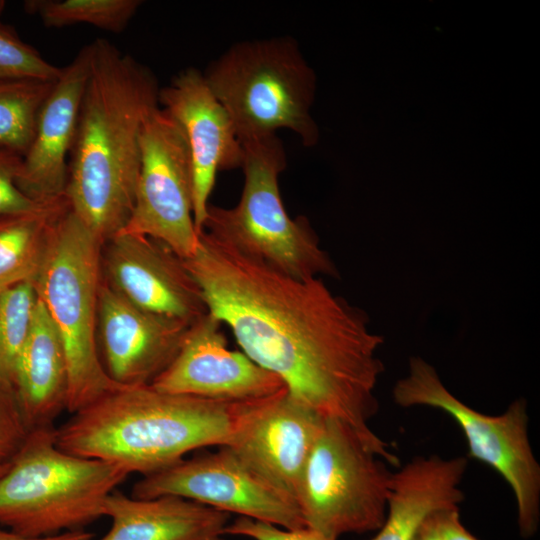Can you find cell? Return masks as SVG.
<instances>
[{"label":"cell","mask_w":540,"mask_h":540,"mask_svg":"<svg viewBox=\"0 0 540 540\" xmlns=\"http://www.w3.org/2000/svg\"><path fill=\"white\" fill-rule=\"evenodd\" d=\"M183 261L208 312L231 329L245 355L299 402L348 424L376 449L389 448L368 425L379 408L374 390L385 368L376 352L384 341L363 310L320 278L286 275L205 231Z\"/></svg>","instance_id":"6da1fadb"},{"label":"cell","mask_w":540,"mask_h":540,"mask_svg":"<svg viewBox=\"0 0 540 540\" xmlns=\"http://www.w3.org/2000/svg\"><path fill=\"white\" fill-rule=\"evenodd\" d=\"M89 75L71 150L66 198L105 244L126 225L140 172V132L159 106L149 68L106 39L89 44Z\"/></svg>","instance_id":"7a4b0ae2"},{"label":"cell","mask_w":540,"mask_h":540,"mask_svg":"<svg viewBox=\"0 0 540 540\" xmlns=\"http://www.w3.org/2000/svg\"><path fill=\"white\" fill-rule=\"evenodd\" d=\"M259 400L232 402L162 392L151 385L120 386L55 428V442L67 453L144 476L190 451L231 444Z\"/></svg>","instance_id":"3957f363"},{"label":"cell","mask_w":540,"mask_h":540,"mask_svg":"<svg viewBox=\"0 0 540 540\" xmlns=\"http://www.w3.org/2000/svg\"><path fill=\"white\" fill-rule=\"evenodd\" d=\"M128 475L61 450L55 427L29 431L0 478V526L33 539L84 530L104 516L106 498Z\"/></svg>","instance_id":"277c9868"},{"label":"cell","mask_w":540,"mask_h":540,"mask_svg":"<svg viewBox=\"0 0 540 540\" xmlns=\"http://www.w3.org/2000/svg\"><path fill=\"white\" fill-rule=\"evenodd\" d=\"M103 245L68 207L52 228L32 283L64 347L72 414L121 386L106 373L97 346Z\"/></svg>","instance_id":"5b68a950"},{"label":"cell","mask_w":540,"mask_h":540,"mask_svg":"<svg viewBox=\"0 0 540 540\" xmlns=\"http://www.w3.org/2000/svg\"><path fill=\"white\" fill-rule=\"evenodd\" d=\"M242 145L241 198L232 208L209 203L202 231L296 279L338 277L307 218L292 219L283 205L278 178L286 167V153L281 141L271 135Z\"/></svg>","instance_id":"8992f818"},{"label":"cell","mask_w":540,"mask_h":540,"mask_svg":"<svg viewBox=\"0 0 540 540\" xmlns=\"http://www.w3.org/2000/svg\"><path fill=\"white\" fill-rule=\"evenodd\" d=\"M229 113L241 143L295 132L306 146L318 139L310 108L315 79L294 40L283 37L233 45L204 74Z\"/></svg>","instance_id":"52a82bcc"},{"label":"cell","mask_w":540,"mask_h":540,"mask_svg":"<svg viewBox=\"0 0 540 540\" xmlns=\"http://www.w3.org/2000/svg\"><path fill=\"white\" fill-rule=\"evenodd\" d=\"M387 464L351 426L325 418L296 493L305 526L329 540L378 531L393 474Z\"/></svg>","instance_id":"ba28073f"},{"label":"cell","mask_w":540,"mask_h":540,"mask_svg":"<svg viewBox=\"0 0 540 540\" xmlns=\"http://www.w3.org/2000/svg\"><path fill=\"white\" fill-rule=\"evenodd\" d=\"M403 408L428 406L450 415L462 429L469 457L495 469L511 487L517 504L521 536L529 538L540 521V466L528 436L527 402L513 401L497 416L480 413L456 398L435 368L420 357L409 360V373L392 390Z\"/></svg>","instance_id":"9c48e42d"},{"label":"cell","mask_w":540,"mask_h":540,"mask_svg":"<svg viewBox=\"0 0 540 540\" xmlns=\"http://www.w3.org/2000/svg\"><path fill=\"white\" fill-rule=\"evenodd\" d=\"M141 165L131 215L119 233L145 235L191 257L199 245L193 214L191 156L177 122L159 106L140 132ZM118 234V233H117Z\"/></svg>","instance_id":"30bf717a"},{"label":"cell","mask_w":540,"mask_h":540,"mask_svg":"<svg viewBox=\"0 0 540 540\" xmlns=\"http://www.w3.org/2000/svg\"><path fill=\"white\" fill-rule=\"evenodd\" d=\"M178 496L284 529L306 527L294 501L278 493L250 471L227 446L144 475L131 497Z\"/></svg>","instance_id":"8fae6325"},{"label":"cell","mask_w":540,"mask_h":540,"mask_svg":"<svg viewBox=\"0 0 540 540\" xmlns=\"http://www.w3.org/2000/svg\"><path fill=\"white\" fill-rule=\"evenodd\" d=\"M103 248L102 280L132 304L190 325L208 312L183 259L163 242L118 233Z\"/></svg>","instance_id":"7c38bea8"},{"label":"cell","mask_w":540,"mask_h":540,"mask_svg":"<svg viewBox=\"0 0 540 540\" xmlns=\"http://www.w3.org/2000/svg\"><path fill=\"white\" fill-rule=\"evenodd\" d=\"M221 325L210 312L192 323L172 363L150 385L162 392L232 402L266 398L286 388L243 352L229 350Z\"/></svg>","instance_id":"4fadbf2b"},{"label":"cell","mask_w":540,"mask_h":540,"mask_svg":"<svg viewBox=\"0 0 540 540\" xmlns=\"http://www.w3.org/2000/svg\"><path fill=\"white\" fill-rule=\"evenodd\" d=\"M324 421L285 388L256 403L227 447L255 475L297 503L298 484Z\"/></svg>","instance_id":"5bb4252c"},{"label":"cell","mask_w":540,"mask_h":540,"mask_svg":"<svg viewBox=\"0 0 540 540\" xmlns=\"http://www.w3.org/2000/svg\"><path fill=\"white\" fill-rule=\"evenodd\" d=\"M159 104L182 129L190 151L193 214L200 233L220 170L241 167L244 150L234 123L204 74L187 68L159 90Z\"/></svg>","instance_id":"9a60e30c"},{"label":"cell","mask_w":540,"mask_h":540,"mask_svg":"<svg viewBox=\"0 0 540 540\" xmlns=\"http://www.w3.org/2000/svg\"><path fill=\"white\" fill-rule=\"evenodd\" d=\"M189 327L137 307L102 280L97 337L103 367L118 385H150L172 363Z\"/></svg>","instance_id":"2e32d148"},{"label":"cell","mask_w":540,"mask_h":540,"mask_svg":"<svg viewBox=\"0 0 540 540\" xmlns=\"http://www.w3.org/2000/svg\"><path fill=\"white\" fill-rule=\"evenodd\" d=\"M89 66L88 44L62 68L41 107L33 141L22 158L15 182L26 195L39 202L66 197L67 156L75 140Z\"/></svg>","instance_id":"e0dca14e"},{"label":"cell","mask_w":540,"mask_h":540,"mask_svg":"<svg viewBox=\"0 0 540 540\" xmlns=\"http://www.w3.org/2000/svg\"><path fill=\"white\" fill-rule=\"evenodd\" d=\"M13 390L28 432L54 428V421L67 410L64 347L38 298L29 333L16 360Z\"/></svg>","instance_id":"ac0fdd59"},{"label":"cell","mask_w":540,"mask_h":540,"mask_svg":"<svg viewBox=\"0 0 540 540\" xmlns=\"http://www.w3.org/2000/svg\"><path fill=\"white\" fill-rule=\"evenodd\" d=\"M468 459L417 456L392 474L385 520L371 540H413L431 513L458 507Z\"/></svg>","instance_id":"d6986e66"},{"label":"cell","mask_w":540,"mask_h":540,"mask_svg":"<svg viewBox=\"0 0 540 540\" xmlns=\"http://www.w3.org/2000/svg\"><path fill=\"white\" fill-rule=\"evenodd\" d=\"M103 510L112 525L100 540H222L230 517L178 496L136 499L116 489Z\"/></svg>","instance_id":"ffe728a7"},{"label":"cell","mask_w":540,"mask_h":540,"mask_svg":"<svg viewBox=\"0 0 540 540\" xmlns=\"http://www.w3.org/2000/svg\"><path fill=\"white\" fill-rule=\"evenodd\" d=\"M68 207L64 197L30 212L0 217V291L23 282L33 283L52 228Z\"/></svg>","instance_id":"44dd1931"},{"label":"cell","mask_w":540,"mask_h":540,"mask_svg":"<svg viewBox=\"0 0 540 540\" xmlns=\"http://www.w3.org/2000/svg\"><path fill=\"white\" fill-rule=\"evenodd\" d=\"M55 81H0V147L26 154L36 131L38 115Z\"/></svg>","instance_id":"7402d4cb"},{"label":"cell","mask_w":540,"mask_h":540,"mask_svg":"<svg viewBox=\"0 0 540 540\" xmlns=\"http://www.w3.org/2000/svg\"><path fill=\"white\" fill-rule=\"evenodd\" d=\"M141 4L140 0H32L27 1L25 7L27 12L37 14L47 27L85 23L119 33Z\"/></svg>","instance_id":"603a6c76"},{"label":"cell","mask_w":540,"mask_h":540,"mask_svg":"<svg viewBox=\"0 0 540 540\" xmlns=\"http://www.w3.org/2000/svg\"><path fill=\"white\" fill-rule=\"evenodd\" d=\"M36 302L31 282L0 291V382L12 388L16 360L29 333Z\"/></svg>","instance_id":"cb8c5ba5"},{"label":"cell","mask_w":540,"mask_h":540,"mask_svg":"<svg viewBox=\"0 0 540 540\" xmlns=\"http://www.w3.org/2000/svg\"><path fill=\"white\" fill-rule=\"evenodd\" d=\"M62 68L46 61L0 22V81L37 79L56 81Z\"/></svg>","instance_id":"d4e9b609"},{"label":"cell","mask_w":540,"mask_h":540,"mask_svg":"<svg viewBox=\"0 0 540 540\" xmlns=\"http://www.w3.org/2000/svg\"><path fill=\"white\" fill-rule=\"evenodd\" d=\"M27 435L13 388L0 382V465L12 461Z\"/></svg>","instance_id":"484cf974"},{"label":"cell","mask_w":540,"mask_h":540,"mask_svg":"<svg viewBox=\"0 0 540 540\" xmlns=\"http://www.w3.org/2000/svg\"><path fill=\"white\" fill-rule=\"evenodd\" d=\"M224 534L249 537L253 540H329L308 528L284 529L273 524L240 516L227 524Z\"/></svg>","instance_id":"4316f807"},{"label":"cell","mask_w":540,"mask_h":540,"mask_svg":"<svg viewBox=\"0 0 540 540\" xmlns=\"http://www.w3.org/2000/svg\"><path fill=\"white\" fill-rule=\"evenodd\" d=\"M46 203L49 202H39L26 195L16 184L15 174L0 169V217L30 212Z\"/></svg>","instance_id":"83f0119b"},{"label":"cell","mask_w":540,"mask_h":540,"mask_svg":"<svg viewBox=\"0 0 540 540\" xmlns=\"http://www.w3.org/2000/svg\"><path fill=\"white\" fill-rule=\"evenodd\" d=\"M441 540H478L462 525L459 508H447L436 513Z\"/></svg>","instance_id":"f1b7e54d"},{"label":"cell","mask_w":540,"mask_h":540,"mask_svg":"<svg viewBox=\"0 0 540 540\" xmlns=\"http://www.w3.org/2000/svg\"><path fill=\"white\" fill-rule=\"evenodd\" d=\"M94 534L86 530L67 531L45 538H26L0 526V540H92Z\"/></svg>","instance_id":"f546056e"},{"label":"cell","mask_w":540,"mask_h":540,"mask_svg":"<svg viewBox=\"0 0 540 540\" xmlns=\"http://www.w3.org/2000/svg\"><path fill=\"white\" fill-rule=\"evenodd\" d=\"M436 513L437 511L426 517L413 540H441Z\"/></svg>","instance_id":"4dcf8cb0"},{"label":"cell","mask_w":540,"mask_h":540,"mask_svg":"<svg viewBox=\"0 0 540 540\" xmlns=\"http://www.w3.org/2000/svg\"><path fill=\"white\" fill-rule=\"evenodd\" d=\"M22 158L12 152L0 148V169L11 171L15 179L21 168Z\"/></svg>","instance_id":"1f68e13d"},{"label":"cell","mask_w":540,"mask_h":540,"mask_svg":"<svg viewBox=\"0 0 540 540\" xmlns=\"http://www.w3.org/2000/svg\"><path fill=\"white\" fill-rule=\"evenodd\" d=\"M10 463L0 465V478L9 468Z\"/></svg>","instance_id":"d6a6232c"},{"label":"cell","mask_w":540,"mask_h":540,"mask_svg":"<svg viewBox=\"0 0 540 540\" xmlns=\"http://www.w3.org/2000/svg\"><path fill=\"white\" fill-rule=\"evenodd\" d=\"M5 5H6L5 1L0 0V16H1L2 13H3V10H4V8H5Z\"/></svg>","instance_id":"836d02e7"}]
</instances>
